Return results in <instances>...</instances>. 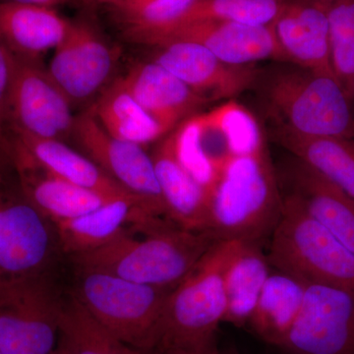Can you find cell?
Masks as SVG:
<instances>
[{"mask_svg": "<svg viewBox=\"0 0 354 354\" xmlns=\"http://www.w3.org/2000/svg\"><path fill=\"white\" fill-rule=\"evenodd\" d=\"M209 232L216 239L258 242L271 235L283 198L266 142L239 153L208 190Z\"/></svg>", "mask_w": 354, "mask_h": 354, "instance_id": "obj_1", "label": "cell"}, {"mask_svg": "<svg viewBox=\"0 0 354 354\" xmlns=\"http://www.w3.org/2000/svg\"><path fill=\"white\" fill-rule=\"evenodd\" d=\"M218 241L207 232L176 225L136 239L129 230L106 245L71 256L77 269L106 272L127 281L174 290Z\"/></svg>", "mask_w": 354, "mask_h": 354, "instance_id": "obj_2", "label": "cell"}, {"mask_svg": "<svg viewBox=\"0 0 354 354\" xmlns=\"http://www.w3.org/2000/svg\"><path fill=\"white\" fill-rule=\"evenodd\" d=\"M242 241L218 239L169 293L155 353L194 348L214 342L227 313L225 272Z\"/></svg>", "mask_w": 354, "mask_h": 354, "instance_id": "obj_3", "label": "cell"}, {"mask_svg": "<svg viewBox=\"0 0 354 354\" xmlns=\"http://www.w3.org/2000/svg\"><path fill=\"white\" fill-rule=\"evenodd\" d=\"M270 264L306 283L354 292V253L313 218L293 194L283 198L271 234Z\"/></svg>", "mask_w": 354, "mask_h": 354, "instance_id": "obj_4", "label": "cell"}, {"mask_svg": "<svg viewBox=\"0 0 354 354\" xmlns=\"http://www.w3.org/2000/svg\"><path fill=\"white\" fill-rule=\"evenodd\" d=\"M59 252L55 225L25 196L10 152L0 153V286L50 274Z\"/></svg>", "mask_w": 354, "mask_h": 354, "instance_id": "obj_5", "label": "cell"}, {"mask_svg": "<svg viewBox=\"0 0 354 354\" xmlns=\"http://www.w3.org/2000/svg\"><path fill=\"white\" fill-rule=\"evenodd\" d=\"M171 291L106 272L78 269L73 297L125 346L155 351L162 310Z\"/></svg>", "mask_w": 354, "mask_h": 354, "instance_id": "obj_6", "label": "cell"}, {"mask_svg": "<svg viewBox=\"0 0 354 354\" xmlns=\"http://www.w3.org/2000/svg\"><path fill=\"white\" fill-rule=\"evenodd\" d=\"M268 102L281 131L309 138L354 140V109L334 74L310 70L279 73L268 88Z\"/></svg>", "mask_w": 354, "mask_h": 354, "instance_id": "obj_7", "label": "cell"}, {"mask_svg": "<svg viewBox=\"0 0 354 354\" xmlns=\"http://www.w3.org/2000/svg\"><path fill=\"white\" fill-rule=\"evenodd\" d=\"M172 133L178 158L207 194L236 156L265 141L253 114L234 101L190 116Z\"/></svg>", "mask_w": 354, "mask_h": 354, "instance_id": "obj_8", "label": "cell"}, {"mask_svg": "<svg viewBox=\"0 0 354 354\" xmlns=\"http://www.w3.org/2000/svg\"><path fill=\"white\" fill-rule=\"evenodd\" d=\"M64 302L50 274L0 286V351L6 354H51L59 339Z\"/></svg>", "mask_w": 354, "mask_h": 354, "instance_id": "obj_9", "label": "cell"}, {"mask_svg": "<svg viewBox=\"0 0 354 354\" xmlns=\"http://www.w3.org/2000/svg\"><path fill=\"white\" fill-rule=\"evenodd\" d=\"M71 106L39 59L13 53L7 131L62 141L73 131Z\"/></svg>", "mask_w": 354, "mask_h": 354, "instance_id": "obj_10", "label": "cell"}, {"mask_svg": "<svg viewBox=\"0 0 354 354\" xmlns=\"http://www.w3.org/2000/svg\"><path fill=\"white\" fill-rule=\"evenodd\" d=\"M288 354H354V292L307 283L301 308L279 344Z\"/></svg>", "mask_w": 354, "mask_h": 354, "instance_id": "obj_11", "label": "cell"}, {"mask_svg": "<svg viewBox=\"0 0 354 354\" xmlns=\"http://www.w3.org/2000/svg\"><path fill=\"white\" fill-rule=\"evenodd\" d=\"M72 135L91 160L128 192L145 203L153 215L167 216L152 157L143 146L111 136L90 111L77 116Z\"/></svg>", "mask_w": 354, "mask_h": 354, "instance_id": "obj_12", "label": "cell"}, {"mask_svg": "<svg viewBox=\"0 0 354 354\" xmlns=\"http://www.w3.org/2000/svg\"><path fill=\"white\" fill-rule=\"evenodd\" d=\"M116 58V51L92 26L71 22L48 72L72 104H82L108 84Z\"/></svg>", "mask_w": 354, "mask_h": 354, "instance_id": "obj_13", "label": "cell"}, {"mask_svg": "<svg viewBox=\"0 0 354 354\" xmlns=\"http://www.w3.org/2000/svg\"><path fill=\"white\" fill-rule=\"evenodd\" d=\"M157 48L153 62L208 102L234 99L248 90L257 77L254 64H227L198 44L171 41Z\"/></svg>", "mask_w": 354, "mask_h": 354, "instance_id": "obj_14", "label": "cell"}, {"mask_svg": "<svg viewBox=\"0 0 354 354\" xmlns=\"http://www.w3.org/2000/svg\"><path fill=\"white\" fill-rule=\"evenodd\" d=\"M171 41L200 44L230 64L252 65L266 59L286 62L271 25L195 21L160 32L145 44L157 46Z\"/></svg>", "mask_w": 354, "mask_h": 354, "instance_id": "obj_15", "label": "cell"}, {"mask_svg": "<svg viewBox=\"0 0 354 354\" xmlns=\"http://www.w3.org/2000/svg\"><path fill=\"white\" fill-rule=\"evenodd\" d=\"M151 232L169 227L138 199H116L100 208L55 223L60 248L70 256L95 250L128 232V225Z\"/></svg>", "mask_w": 354, "mask_h": 354, "instance_id": "obj_16", "label": "cell"}, {"mask_svg": "<svg viewBox=\"0 0 354 354\" xmlns=\"http://www.w3.org/2000/svg\"><path fill=\"white\" fill-rule=\"evenodd\" d=\"M286 62L300 68L333 73L330 32L325 4L307 0H286L271 24Z\"/></svg>", "mask_w": 354, "mask_h": 354, "instance_id": "obj_17", "label": "cell"}, {"mask_svg": "<svg viewBox=\"0 0 354 354\" xmlns=\"http://www.w3.org/2000/svg\"><path fill=\"white\" fill-rule=\"evenodd\" d=\"M7 141L10 150L64 180L95 191L109 199L134 198L142 201L113 180L94 160L76 152L62 140L38 138L9 130Z\"/></svg>", "mask_w": 354, "mask_h": 354, "instance_id": "obj_18", "label": "cell"}, {"mask_svg": "<svg viewBox=\"0 0 354 354\" xmlns=\"http://www.w3.org/2000/svg\"><path fill=\"white\" fill-rule=\"evenodd\" d=\"M120 81L167 133L209 102L153 60L134 65Z\"/></svg>", "mask_w": 354, "mask_h": 354, "instance_id": "obj_19", "label": "cell"}, {"mask_svg": "<svg viewBox=\"0 0 354 354\" xmlns=\"http://www.w3.org/2000/svg\"><path fill=\"white\" fill-rule=\"evenodd\" d=\"M151 157L167 218L177 227L209 232L208 194L181 162L172 131L158 141Z\"/></svg>", "mask_w": 354, "mask_h": 354, "instance_id": "obj_20", "label": "cell"}, {"mask_svg": "<svg viewBox=\"0 0 354 354\" xmlns=\"http://www.w3.org/2000/svg\"><path fill=\"white\" fill-rule=\"evenodd\" d=\"M9 151L25 196L53 225L85 215L113 200L64 180L24 156Z\"/></svg>", "mask_w": 354, "mask_h": 354, "instance_id": "obj_21", "label": "cell"}, {"mask_svg": "<svg viewBox=\"0 0 354 354\" xmlns=\"http://www.w3.org/2000/svg\"><path fill=\"white\" fill-rule=\"evenodd\" d=\"M291 194L306 211L354 253V200L299 160L288 169Z\"/></svg>", "mask_w": 354, "mask_h": 354, "instance_id": "obj_22", "label": "cell"}, {"mask_svg": "<svg viewBox=\"0 0 354 354\" xmlns=\"http://www.w3.org/2000/svg\"><path fill=\"white\" fill-rule=\"evenodd\" d=\"M70 25L53 7L0 0V35L14 55L39 59L57 48Z\"/></svg>", "mask_w": 354, "mask_h": 354, "instance_id": "obj_23", "label": "cell"}, {"mask_svg": "<svg viewBox=\"0 0 354 354\" xmlns=\"http://www.w3.org/2000/svg\"><path fill=\"white\" fill-rule=\"evenodd\" d=\"M91 114L114 138L145 146L169 134L135 101L120 79L102 92Z\"/></svg>", "mask_w": 354, "mask_h": 354, "instance_id": "obj_24", "label": "cell"}, {"mask_svg": "<svg viewBox=\"0 0 354 354\" xmlns=\"http://www.w3.org/2000/svg\"><path fill=\"white\" fill-rule=\"evenodd\" d=\"M258 244V242H242L228 265L225 278L227 297L225 321L242 323L250 320L269 278L271 272L269 260Z\"/></svg>", "mask_w": 354, "mask_h": 354, "instance_id": "obj_25", "label": "cell"}, {"mask_svg": "<svg viewBox=\"0 0 354 354\" xmlns=\"http://www.w3.org/2000/svg\"><path fill=\"white\" fill-rule=\"evenodd\" d=\"M306 286L288 272H270L250 318L260 335L279 346L301 308Z\"/></svg>", "mask_w": 354, "mask_h": 354, "instance_id": "obj_26", "label": "cell"}, {"mask_svg": "<svg viewBox=\"0 0 354 354\" xmlns=\"http://www.w3.org/2000/svg\"><path fill=\"white\" fill-rule=\"evenodd\" d=\"M288 151L354 200V142L342 138H309L281 131Z\"/></svg>", "mask_w": 354, "mask_h": 354, "instance_id": "obj_27", "label": "cell"}, {"mask_svg": "<svg viewBox=\"0 0 354 354\" xmlns=\"http://www.w3.org/2000/svg\"><path fill=\"white\" fill-rule=\"evenodd\" d=\"M196 0H120L111 4L125 35L136 43L174 27Z\"/></svg>", "mask_w": 354, "mask_h": 354, "instance_id": "obj_28", "label": "cell"}, {"mask_svg": "<svg viewBox=\"0 0 354 354\" xmlns=\"http://www.w3.org/2000/svg\"><path fill=\"white\" fill-rule=\"evenodd\" d=\"M59 339L70 354H121L123 346L74 297L62 307Z\"/></svg>", "mask_w": 354, "mask_h": 354, "instance_id": "obj_29", "label": "cell"}, {"mask_svg": "<svg viewBox=\"0 0 354 354\" xmlns=\"http://www.w3.org/2000/svg\"><path fill=\"white\" fill-rule=\"evenodd\" d=\"M285 2L286 0H196L177 25L195 21H221L270 26L278 17Z\"/></svg>", "mask_w": 354, "mask_h": 354, "instance_id": "obj_30", "label": "cell"}, {"mask_svg": "<svg viewBox=\"0 0 354 354\" xmlns=\"http://www.w3.org/2000/svg\"><path fill=\"white\" fill-rule=\"evenodd\" d=\"M325 6L329 21L330 66L353 102L354 0H335Z\"/></svg>", "mask_w": 354, "mask_h": 354, "instance_id": "obj_31", "label": "cell"}, {"mask_svg": "<svg viewBox=\"0 0 354 354\" xmlns=\"http://www.w3.org/2000/svg\"><path fill=\"white\" fill-rule=\"evenodd\" d=\"M13 53L0 35V153L8 151L7 102L12 74Z\"/></svg>", "mask_w": 354, "mask_h": 354, "instance_id": "obj_32", "label": "cell"}, {"mask_svg": "<svg viewBox=\"0 0 354 354\" xmlns=\"http://www.w3.org/2000/svg\"><path fill=\"white\" fill-rule=\"evenodd\" d=\"M160 354H221V353L216 348L215 342H212L199 348L167 349V351H160Z\"/></svg>", "mask_w": 354, "mask_h": 354, "instance_id": "obj_33", "label": "cell"}, {"mask_svg": "<svg viewBox=\"0 0 354 354\" xmlns=\"http://www.w3.org/2000/svg\"><path fill=\"white\" fill-rule=\"evenodd\" d=\"M3 1L16 2V3L34 4V6L55 7L67 3L70 0H3Z\"/></svg>", "mask_w": 354, "mask_h": 354, "instance_id": "obj_34", "label": "cell"}, {"mask_svg": "<svg viewBox=\"0 0 354 354\" xmlns=\"http://www.w3.org/2000/svg\"><path fill=\"white\" fill-rule=\"evenodd\" d=\"M153 351H142V349L131 348L123 344L121 354H153Z\"/></svg>", "mask_w": 354, "mask_h": 354, "instance_id": "obj_35", "label": "cell"}, {"mask_svg": "<svg viewBox=\"0 0 354 354\" xmlns=\"http://www.w3.org/2000/svg\"><path fill=\"white\" fill-rule=\"evenodd\" d=\"M51 354H70V353L64 342L58 339L57 348H55V351Z\"/></svg>", "mask_w": 354, "mask_h": 354, "instance_id": "obj_36", "label": "cell"}, {"mask_svg": "<svg viewBox=\"0 0 354 354\" xmlns=\"http://www.w3.org/2000/svg\"><path fill=\"white\" fill-rule=\"evenodd\" d=\"M84 2H87V3H97V4H111L114 3V2L120 1V0H83Z\"/></svg>", "mask_w": 354, "mask_h": 354, "instance_id": "obj_37", "label": "cell"}, {"mask_svg": "<svg viewBox=\"0 0 354 354\" xmlns=\"http://www.w3.org/2000/svg\"><path fill=\"white\" fill-rule=\"evenodd\" d=\"M307 1L316 2V3L329 4L335 0H307Z\"/></svg>", "mask_w": 354, "mask_h": 354, "instance_id": "obj_38", "label": "cell"}, {"mask_svg": "<svg viewBox=\"0 0 354 354\" xmlns=\"http://www.w3.org/2000/svg\"><path fill=\"white\" fill-rule=\"evenodd\" d=\"M0 354H6V353H2L1 351H0Z\"/></svg>", "mask_w": 354, "mask_h": 354, "instance_id": "obj_39", "label": "cell"}, {"mask_svg": "<svg viewBox=\"0 0 354 354\" xmlns=\"http://www.w3.org/2000/svg\"><path fill=\"white\" fill-rule=\"evenodd\" d=\"M353 102H354V99H353Z\"/></svg>", "mask_w": 354, "mask_h": 354, "instance_id": "obj_40", "label": "cell"}]
</instances>
